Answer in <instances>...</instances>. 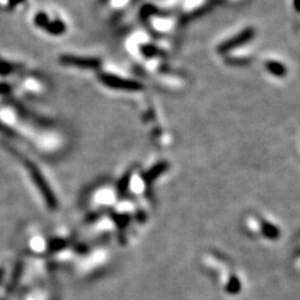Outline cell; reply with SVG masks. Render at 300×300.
Segmentation results:
<instances>
[{
  "mask_svg": "<svg viewBox=\"0 0 300 300\" xmlns=\"http://www.w3.org/2000/svg\"><path fill=\"white\" fill-rule=\"evenodd\" d=\"M28 168H29V173L32 174L33 179H34V183L37 184L39 190L41 191V195H43V198L46 202V204H48V207L52 208V209H55V208L58 207L57 198H55L54 194L52 193V189H50L49 185L46 184L44 177L32 163L30 164L28 163Z\"/></svg>",
  "mask_w": 300,
  "mask_h": 300,
  "instance_id": "6da1fadb",
  "label": "cell"
},
{
  "mask_svg": "<svg viewBox=\"0 0 300 300\" xmlns=\"http://www.w3.org/2000/svg\"><path fill=\"white\" fill-rule=\"evenodd\" d=\"M100 79H102V82L104 83V84H107L108 87H112L115 89H130V90H137V89L141 88L138 83L120 79V78H116L114 77V75H102Z\"/></svg>",
  "mask_w": 300,
  "mask_h": 300,
  "instance_id": "7a4b0ae2",
  "label": "cell"
},
{
  "mask_svg": "<svg viewBox=\"0 0 300 300\" xmlns=\"http://www.w3.org/2000/svg\"><path fill=\"white\" fill-rule=\"evenodd\" d=\"M62 62L69 64V65H77V66H83V68H89V66H96L98 62H94V60L89 59H82V58H75V57H64L62 58Z\"/></svg>",
  "mask_w": 300,
  "mask_h": 300,
  "instance_id": "3957f363",
  "label": "cell"
},
{
  "mask_svg": "<svg viewBox=\"0 0 300 300\" xmlns=\"http://www.w3.org/2000/svg\"><path fill=\"white\" fill-rule=\"evenodd\" d=\"M21 273H23V264L18 263V264H16L15 268H14V270H13L12 280H10L9 285H8V291H10V289H13L16 284H18V282L20 280Z\"/></svg>",
  "mask_w": 300,
  "mask_h": 300,
  "instance_id": "277c9868",
  "label": "cell"
},
{
  "mask_svg": "<svg viewBox=\"0 0 300 300\" xmlns=\"http://www.w3.org/2000/svg\"><path fill=\"white\" fill-rule=\"evenodd\" d=\"M65 245V240H63V239H55V240L49 243V250H52V252H59V250H62Z\"/></svg>",
  "mask_w": 300,
  "mask_h": 300,
  "instance_id": "5b68a950",
  "label": "cell"
},
{
  "mask_svg": "<svg viewBox=\"0 0 300 300\" xmlns=\"http://www.w3.org/2000/svg\"><path fill=\"white\" fill-rule=\"evenodd\" d=\"M3 277H4V269L0 268V283H2L3 280Z\"/></svg>",
  "mask_w": 300,
  "mask_h": 300,
  "instance_id": "8992f818",
  "label": "cell"
},
{
  "mask_svg": "<svg viewBox=\"0 0 300 300\" xmlns=\"http://www.w3.org/2000/svg\"><path fill=\"white\" fill-rule=\"evenodd\" d=\"M0 300H3V299H0Z\"/></svg>",
  "mask_w": 300,
  "mask_h": 300,
  "instance_id": "52a82bcc",
  "label": "cell"
}]
</instances>
